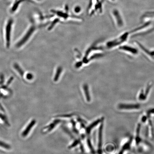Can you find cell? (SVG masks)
Instances as JSON below:
<instances>
[{"mask_svg":"<svg viewBox=\"0 0 154 154\" xmlns=\"http://www.w3.org/2000/svg\"><path fill=\"white\" fill-rule=\"evenodd\" d=\"M34 30V29L33 28H30L29 31L27 32L26 35L24 36V37L21 40L20 42H19V43L17 45V47H19L23 45V44L27 41L30 36L32 34V32H33Z\"/></svg>","mask_w":154,"mask_h":154,"instance_id":"obj_1","label":"cell"},{"mask_svg":"<svg viewBox=\"0 0 154 154\" xmlns=\"http://www.w3.org/2000/svg\"><path fill=\"white\" fill-rule=\"evenodd\" d=\"M36 123V121L35 120H33L31 121L28 126H27L26 129H25L23 132L22 133V136L23 137H25L28 135L29 132H30L31 130L32 129V128H33L34 125H35Z\"/></svg>","mask_w":154,"mask_h":154,"instance_id":"obj_2","label":"cell"},{"mask_svg":"<svg viewBox=\"0 0 154 154\" xmlns=\"http://www.w3.org/2000/svg\"><path fill=\"white\" fill-rule=\"evenodd\" d=\"M103 125H101L100 127L99 131V144H98V151L99 153L100 154L101 152L102 142V131H103Z\"/></svg>","mask_w":154,"mask_h":154,"instance_id":"obj_3","label":"cell"},{"mask_svg":"<svg viewBox=\"0 0 154 154\" xmlns=\"http://www.w3.org/2000/svg\"><path fill=\"white\" fill-rule=\"evenodd\" d=\"M11 22L9 23L7 25L6 30V40L7 42V45L9 47L10 45V34L11 30Z\"/></svg>","mask_w":154,"mask_h":154,"instance_id":"obj_4","label":"cell"},{"mask_svg":"<svg viewBox=\"0 0 154 154\" xmlns=\"http://www.w3.org/2000/svg\"><path fill=\"white\" fill-rule=\"evenodd\" d=\"M121 49L133 54H136L137 52L136 49L131 47H129V46H123V47H121Z\"/></svg>","mask_w":154,"mask_h":154,"instance_id":"obj_5","label":"cell"},{"mask_svg":"<svg viewBox=\"0 0 154 154\" xmlns=\"http://www.w3.org/2000/svg\"><path fill=\"white\" fill-rule=\"evenodd\" d=\"M100 120H97V121H95V122H94L92 123V124L90 125V126L89 127H88L87 129V132L88 133H89L90 132V131L92 130V128H94V127H95L96 125L98 124V123L99 122Z\"/></svg>","mask_w":154,"mask_h":154,"instance_id":"obj_6","label":"cell"},{"mask_svg":"<svg viewBox=\"0 0 154 154\" xmlns=\"http://www.w3.org/2000/svg\"><path fill=\"white\" fill-rule=\"evenodd\" d=\"M0 147L5 148V149H11V146L5 142L1 141L0 140Z\"/></svg>","mask_w":154,"mask_h":154,"instance_id":"obj_7","label":"cell"},{"mask_svg":"<svg viewBox=\"0 0 154 154\" xmlns=\"http://www.w3.org/2000/svg\"><path fill=\"white\" fill-rule=\"evenodd\" d=\"M15 69H16L17 71H18V72L20 73V74L22 75H23V72L22 69H21L20 67L19 66L18 64H15L14 66Z\"/></svg>","mask_w":154,"mask_h":154,"instance_id":"obj_8","label":"cell"},{"mask_svg":"<svg viewBox=\"0 0 154 154\" xmlns=\"http://www.w3.org/2000/svg\"><path fill=\"white\" fill-rule=\"evenodd\" d=\"M33 78L32 75L31 74H28L26 75V78L28 80H31Z\"/></svg>","mask_w":154,"mask_h":154,"instance_id":"obj_9","label":"cell"}]
</instances>
